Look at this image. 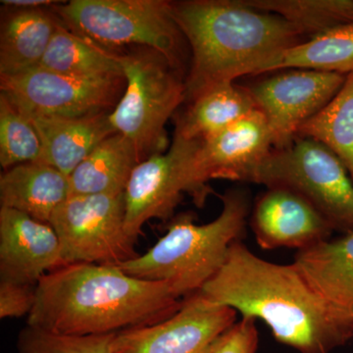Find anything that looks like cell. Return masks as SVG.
Segmentation results:
<instances>
[{
    "label": "cell",
    "mask_w": 353,
    "mask_h": 353,
    "mask_svg": "<svg viewBox=\"0 0 353 353\" xmlns=\"http://www.w3.org/2000/svg\"><path fill=\"white\" fill-rule=\"evenodd\" d=\"M274 148L268 123L254 110L224 131L201 141L190 164L187 192L199 208L205 203L211 180L248 183Z\"/></svg>",
    "instance_id": "cell-11"
},
{
    "label": "cell",
    "mask_w": 353,
    "mask_h": 353,
    "mask_svg": "<svg viewBox=\"0 0 353 353\" xmlns=\"http://www.w3.org/2000/svg\"><path fill=\"white\" fill-rule=\"evenodd\" d=\"M236 315L233 308L212 303L197 292L185 297L168 319L116 334L111 353H211Z\"/></svg>",
    "instance_id": "cell-12"
},
{
    "label": "cell",
    "mask_w": 353,
    "mask_h": 353,
    "mask_svg": "<svg viewBox=\"0 0 353 353\" xmlns=\"http://www.w3.org/2000/svg\"><path fill=\"white\" fill-rule=\"evenodd\" d=\"M171 11L190 50L187 103L215 85L261 75L279 54L307 41L296 26L252 0L171 1Z\"/></svg>",
    "instance_id": "cell-3"
},
{
    "label": "cell",
    "mask_w": 353,
    "mask_h": 353,
    "mask_svg": "<svg viewBox=\"0 0 353 353\" xmlns=\"http://www.w3.org/2000/svg\"><path fill=\"white\" fill-rule=\"evenodd\" d=\"M139 163L132 143L122 134H114L69 176L70 196L124 194Z\"/></svg>",
    "instance_id": "cell-21"
},
{
    "label": "cell",
    "mask_w": 353,
    "mask_h": 353,
    "mask_svg": "<svg viewBox=\"0 0 353 353\" xmlns=\"http://www.w3.org/2000/svg\"><path fill=\"white\" fill-rule=\"evenodd\" d=\"M254 110L245 85L221 83L188 103L176 122L175 134L189 141H206Z\"/></svg>",
    "instance_id": "cell-20"
},
{
    "label": "cell",
    "mask_w": 353,
    "mask_h": 353,
    "mask_svg": "<svg viewBox=\"0 0 353 353\" xmlns=\"http://www.w3.org/2000/svg\"><path fill=\"white\" fill-rule=\"evenodd\" d=\"M37 285L0 281V318L29 316L36 303Z\"/></svg>",
    "instance_id": "cell-29"
},
{
    "label": "cell",
    "mask_w": 353,
    "mask_h": 353,
    "mask_svg": "<svg viewBox=\"0 0 353 353\" xmlns=\"http://www.w3.org/2000/svg\"><path fill=\"white\" fill-rule=\"evenodd\" d=\"M126 87L125 77L81 79L41 68L0 76V90L26 113L82 117L117 105Z\"/></svg>",
    "instance_id": "cell-10"
},
{
    "label": "cell",
    "mask_w": 353,
    "mask_h": 353,
    "mask_svg": "<svg viewBox=\"0 0 353 353\" xmlns=\"http://www.w3.org/2000/svg\"><path fill=\"white\" fill-rule=\"evenodd\" d=\"M51 8L72 32L106 50L152 48L185 72V50H190L172 15L171 1L72 0Z\"/></svg>",
    "instance_id": "cell-6"
},
{
    "label": "cell",
    "mask_w": 353,
    "mask_h": 353,
    "mask_svg": "<svg viewBox=\"0 0 353 353\" xmlns=\"http://www.w3.org/2000/svg\"><path fill=\"white\" fill-rule=\"evenodd\" d=\"M257 347L256 321L241 318L215 341L211 353H256Z\"/></svg>",
    "instance_id": "cell-28"
},
{
    "label": "cell",
    "mask_w": 353,
    "mask_h": 353,
    "mask_svg": "<svg viewBox=\"0 0 353 353\" xmlns=\"http://www.w3.org/2000/svg\"><path fill=\"white\" fill-rule=\"evenodd\" d=\"M69 196V176L41 162L17 165L0 176L1 208L39 222L50 224L53 213Z\"/></svg>",
    "instance_id": "cell-18"
},
{
    "label": "cell",
    "mask_w": 353,
    "mask_h": 353,
    "mask_svg": "<svg viewBox=\"0 0 353 353\" xmlns=\"http://www.w3.org/2000/svg\"><path fill=\"white\" fill-rule=\"evenodd\" d=\"M253 6L282 16L306 39L353 22V0H252Z\"/></svg>",
    "instance_id": "cell-25"
},
{
    "label": "cell",
    "mask_w": 353,
    "mask_h": 353,
    "mask_svg": "<svg viewBox=\"0 0 353 353\" xmlns=\"http://www.w3.org/2000/svg\"><path fill=\"white\" fill-rule=\"evenodd\" d=\"M58 2L53 0H2L1 3L4 6L15 8H41L54 6Z\"/></svg>",
    "instance_id": "cell-30"
},
{
    "label": "cell",
    "mask_w": 353,
    "mask_h": 353,
    "mask_svg": "<svg viewBox=\"0 0 353 353\" xmlns=\"http://www.w3.org/2000/svg\"><path fill=\"white\" fill-rule=\"evenodd\" d=\"M248 183L287 188L303 196L334 231L353 233V182L343 162L327 146L297 137L273 148L253 170Z\"/></svg>",
    "instance_id": "cell-7"
},
{
    "label": "cell",
    "mask_w": 353,
    "mask_h": 353,
    "mask_svg": "<svg viewBox=\"0 0 353 353\" xmlns=\"http://www.w3.org/2000/svg\"><path fill=\"white\" fill-rule=\"evenodd\" d=\"M170 283L132 277L117 266L63 265L44 275L27 325L65 334H105L150 326L182 306Z\"/></svg>",
    "instance_id": "cell-2"
},
{
    "label": "cell",
    "mask_w": 353,
    "mask_h": 353,
    "mask_svg": "<svg viewBox=\"0 0 353 353\" xmlns=\"http://www.w3.org/2000/svg\"><path fill=\"white\" fill-rule=\"evenodd\" d=\"M285 69H308L347 76L353 73V22L292 46L272 60L263 74Z\"/></svg>",
    "instance_id": "cell-23"
},
{
    "label": "cell",
    "mask_w": 353,
    "mask_h": 353,
    "mask_svg": "<svg viewBox=\"0 0 353 353\" xmlns=\"http://www.w3.org/2000/svg\"><path fill=\"white\" fill-rule=\"evenodd\" d=\"M255 240L265 250H306L329 240L334 229L303 196L283 187H270L257 199L250 213Z\"/></svg>",
    "instance_id": "cell-14"
},
{
    "label": "cell",
    "mask_w": 353,
    "mask_h": 353,
    "mask_svg": "<svg viewBox=\"0 0 353 353\" xmlns=\"http://www.w3.org/2000/svg\"><path fill=\"white\" fill-rule=\"evenodd\" d=\"M43 148L30 118L0 92V164L4 171L17 165L41 162Z\"/></svg>",
    "instance_id": "cell-26"
},
{
    "label": "cell",
    "mask_w": 353,
    "mask_h": 353,
    "mask_svg": "<svg viewBox=\"0 0 353 353\" xmlns=\"http://www.w3.org/2000/svg\"><path fill=\"white\" fill-rule=\"evenodd\" d=\"M126 87L108 118L136 150L139 162L168 145L165 126L185 101V73L158 51L137 46L120 53Z\"/></svg>",
    "instance_id": "cell-5"
},
{
    "label": "cell",
    "mask_w": 353,
    "mask_h": 353,
    "mask_svg": "<svg viewBox=\"0 0 353 353\" xmlns=\"http://www.w3.org/2000/svg\"><path fill=\"white\" fill-rule=\"evenodd\" d=\"M116 334H58L27 325L18 334L17 353H111Z\"/></svg>",
    "instance_id": "cell-27"
},
{
    "label": "cell",
    "mask_w": 353,
    "mask_h": 353,
    "mask_svg": "<svg viewBox=\"0 0 353 353\" xmlns=\"http://www.w3.org/2000/svg\"><path fill=\"white\" fill-rule=\"evenodd\" d=\"M267 74L243 85L268 123L274 148L290 145L303 125L328 105L347 79L341 74L308 69Z\"/></svg>",
    "instance_id": "cell-9"
},
{
    "label": "cell",
    "mask_w": 353,
    "mask_h": 353,
    "mask_svg": "<svg viewBox=\"0 0 353 353\" xmlns=\"http://www.w3.org/2000/svg\"><path fill=\"white\" fill-rule=\"evenodd\" d=\"M38 67L81 79L124 77L120 53L72 32L61 22Z\"/></svg>",
    "instance_id": "cell-22"
},
{
    "label": "cell",
    "mask_w": 353,
    "mask_h": 353,
    "mask_svg": "<svg viewBox=\"0 0 353 353\" xmlns=\"http://www.w3.org/2000/svg\"><path fill=\"white\" fill-rule=\"evenodd\" d=\"M63 265L59 239L50 224L0 208V281L38 285Z\"/></svg>",
    "instance_id": "cell-15"
},
{
    "label": "cell",
    "mask_w": 353,
    "mask_h": 353,
    "mask_svg": "<svg viewBox=\"0 0 353 353\" xmlns=\"http://www.w3.org/2000/svg\"><path fill=\"white\" fill-rule=\"evenodd\" d=\"M61 22L51 6L8 7L0 29V76L38 66Z\"/></svg>",
    "instance_id": "cell-17"
},
{
    "label": "cell",
    "mask_w": 353,
    "mask_h": 353,
    "mask_svg": "<svg viewBox=\"0 0 353 353\" xmlns=\"http://www.w3.org/2000/svg\"><path fill=\"white\" fill-rule=\"evenodd\" d=\"M125 192L69 196L55 210L54 229L64 265H118L139 257L125 226Z\"/></svg>",
    "instance_id": "cell-8"
},
{
    "label": "cell",
    "mask_w": 353,
    "mask_h": 353,
    "mask_svg": "<svg viewBox=\"0 0 353 353\" xmlns=\"http://www.w3.org/2000/svg\"><path fill=\"white\" fill-rule=\"evenodd\" d=\"M201 141L174 136L168 152L157 153L132 171L125 190L128 234L138 241L152 219L168 220L187 192L188 175Z\"/></svg>",
    "instance_id": "cell-13"
},
{
    "label": "cell",
    "mask_w": 353,
    "mask_h": 353,
    "mask_svg": "<svg viewBox=\"0 0 353 353\" xmlns=\"http://www.w3.org/2000/svg\"><path fill=\"white\" fill-rule=\"evenodd\" d=\"M294 264L320 296L353 318V233L299 250Z\"/></svg>",
    "instance_id": "cell-19"
},
{
    "label": "cell",
    "mask_w": 353,
    "mask_h": 353,
    "mask_svg": "<svg viewBox=\"0 0 353 353\" xmlns=\"http://www.w3.org/2000/svg\"><path fill=\"white\" fill-rule=\"evenodd\" d=\"M297 137L327 146L345 165L353 182V73L328 105L303 125Z\"/></svg>",
    "instance_id": "cell-24"
},
{
    "label": "cell",
    "mask_w": 353,
    "mask_h": 353,
    "mask_svg": "<svg viewBox=\"0 0 353 353\" xmlns=\"http://www.w3.org/2000/svg\"><path fill=\"white\" fill-rule=\"evenodd\" d=\"M24 113L41 139V163L50 165L68 176L104 139L117 134L109 122L108 112L82 117Z\"/></svg>",
    "instance_id": "cell-16"
},
{
    "label": "cell",
    "mask_w": 353,
    "mask_h": 353,
    "mask_svg": "<svg viewBox=\"0 0 353 353\" xmlns=\"http://www.w3.org/2000/svg\"><path fill=\"white\" fill-rule=\"evenodd\" d=\"M199 292L218 305L261 320L274 338L301 353H330L353 338V318L320 296L294 263L260 259L243 243Z\"/></svg>",
    "instance_id": "cell-1"
},
{
    "label": "cell",
    "mask_w": 353,
    "mask_h": 353,
    "mask_svg": "<svg viewBox=\"0 0 353 353\" xmlns=\"http://www.w3.org/2000/svg\"><path fill=\"white\" fill-rule=\"evenodd\" d=\"M221 199L216 219L197 225L192 213L179 215L148 252L118 268L132 277L170 283L183 299L199 292L220 270L231 246L243 241L252 213L245 188L227 190Z\"/></svg>",
    "instance_id": "cell-4"
}]
</instances>
